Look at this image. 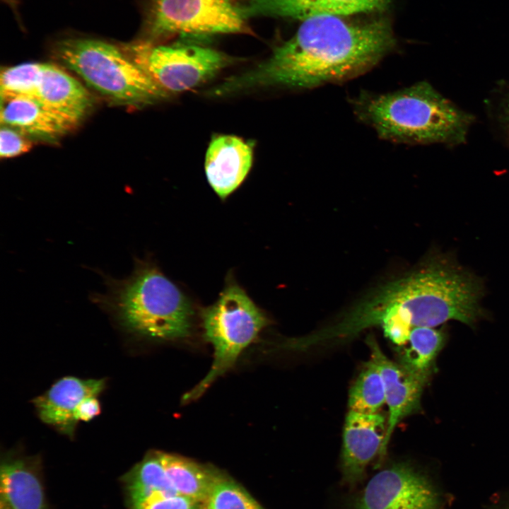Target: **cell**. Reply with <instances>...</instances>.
<instances>
[{
    "label": "cell",
    "instance_id": "cell-26",
    "mask_svg": "<svg viewBox=\"0 0 509 509\" xmlns=\"http://www.w3.org/2000/svg\"><path fill=\"white\" fill-rule=\"evenodd\" d=\"M502 509H509V499L507 501V502L504 504Z\"/></svg>",
    "mask_w": 509,
    "mask_h": 509
},
{
    "label": "cell",
    "instance_id": "cell-23",
    "mask_svg": "<svg viewBox=\"0 0 509 509\" xmlns=\"http://www.w3.org/2000/svg\"><path fill=\"white\" fill-rule=\"evenodd\" d=\"M18 130L7 126H3L0 132V156L8 158L30 150L31 142Z\"/></svg>",
    "mask_w": 509,
    "mask_h": 509
},
{
    "label": "cell",
    "instance_id": "cell-10",
    "mask_svg": "<svg viewBox=\"0 0 509 509\" xmlns=\"http://www.w3.org/2000/svg\"><path fill=\"white\" fill-rule=\"evenodd\" d=\"M372 360L382 378L386 403L389 409L387 431L379 457L382 460L394 428L406 416L419 407L423 388L427 378L416 375L399 363L390 360L373 337L367 338Z\"/></svg>",
    "mask_w": 509,
    "mask_h": 509
},
{
    "label": "cell",
    "instance_id": "cell-19",
    "mask_svg": "<svg viewBox=\"0 0 509 509\" xmlns=\"http://www.w3.org/2000/svg\"><path fill=\"white\" fill-rule=\"evenodd\" d=\"M445 342V334L428 327L411 330L407 342L401 346L399 363L411 373L428 378L435 358Z\"/></svg>",
    "mask_w": 509,
    "mask_h": 509
},
{
    "label": "cell",
    "instance_id": "cell-14",
    "mask_svg": "<svg viewBox=\"0 0 509 509\" xmlns=\"http://www.w3.org/2000/svg\"><path fill=\"white\" fill-rule=\"evenodd\" d=\"M34 99L75 125L92 104L90 93L79 81L57 66L45 63Z\"/></svg>",
    "mask_w": 509,
    "mask_h": 509
},
{
    "label": "cell",
    "instance_id": "cell-24",
    "mask_svg": "<svg viewBox=\"0 0 509 509\" xmlns=\"http://www.w3.org/2000/svg\"><path fill=\"white\" fill-rule=\"evenodd\" d=\"M132 505L134 509H203L201 503L180 495L153 498Z\"/></svg>",
    "mask_w": 509,
    "mask_h": 509
},
{
    "label": "cell",
    "instance_id": "cell-25",
    "mask_svg": "<svg viewBox=\"0 0 509 509\" xmlns=\"http://www.w3.org/2000/svg\"><path fill=\"white\" fill-rule=\"evenodd\" d=\"M101 412V406L98 397L87 398L81 404L77 413V419L79 421H89Z\"/></svg>",
    "mask_w": 509,
    "mask_h": 509
},
{
    "label": "cell",
    "instance_id": "cell-17",
    "mask_svg": "<svg viewBox=\"0 0 509 509\" xmlns=\"http://www.w3.org/2000/svg\"><path fill=\"white\" fill-rule=\"evenodd\" d=\"M1 493L11 509H45L39 479L21 460L1 464Z\"/></svg>",
    "mask_w": 509,
    "mask_h": 509
},
{
    "label": "cell",
    "instance_id": "cell-1",
    "mask_svg": "<svg viewBox=\"0 0 509 509\" xmlns=\"http://www.w3.org/2000/svg\"><path fill=\"white\" fill-rule=\"evenodd\" d=\"M394 46L392 28L385 20L353 22L335 16L307 18L264 62L228 79L216 92L221 95L263 86L305 90L344 82L368 71Z\"/></svg>",
    "mask_w": 509,
    "mask_h": 509
},
{
    "label": "cell",
    "instance_id": "cell-18",
    "mask_svg": "<svg viewBox=\"0 0 509 509\" xmlns=\"http://www.w3.org/2000/svg\"><path fill=\"white\" fill-rule=\"evenodd\" d=\"M131 503L157 497L179 495L160 462L158 450L148 452L126 475Z\"/></svg>",
    "mask_w": 509,
    "mask_h": 509
},
{
    "label": "cell",
    "instance_id": "cell-7",
    "mask_svg": "<svg viewBox=\"0 0 509 509\" xmlns=\"http://www.w3.org/2000/svg\"><path fill=\"white\" fill-rule=\"evenodd\" d=\"M127 52L168 95L199 86L232 62L221 52L192 44L158 45L141 40L127 46Z\"/></svg>",
    "mask_w": 509,
    "mask_h": 509
},
{
    "label": "cell",
    "instance_id": "cell-12",
    "mask_svg": "<svg viewBox=\"0 0 509 509\" xmlns=\"http://www.w3.org/2000/svg\"><path fill=\"white\" fill-rule=\"evenodd\" d=\"M390 0H244L245 16L288 18L299 20L321 16L377 12Z\"/></svg>",
    "mask_w": 509,
    "mask_h": 509
},
{
    "label": "cell",
    "instance_id": "cell-22",
    "mask_svg": "<svg viewBox=\"0 0 509 509\" xmlns=\"http://www.w3.org/2000/svg\"><path fill=\"white\" fill-rule=\"evenodd\" d=\"M203 509H264L234 480L223 474L215 484Z\"/></svg>",
    "mask_w": 509,
    "mask_h": 509
},
{
    "label": "cell",
    "instance_id": "cell-4",
    "mask_svg": "<svg viewBox=\"0 0 509 509\" xmlns=\"http://www.w3.org/2000/svg\"><path fill=\"white\" fill-rule=\"evenodd\" d=\"M54 52L88 86L113 101L144 105L168 95L127 52L108 42L67 38L57 43Z\"/></svg>",
    "mask_w": 509,
    "mask_h": 509
},
{
    "label": "cell",
    "instance_id": "cell-16",
    "mask_svg": "<svg viewBox=\"0 0 509 509\" xmlns=\"http://www.w3.org/2000/svg\"><path fill=\"white\" fill-rule=\"evenodd\" d=\"M165 471L177 493L199 503L209 496L222 473L180 455L158 451Z\"/></svg>",
    "mask_w": 509,
    "mask_h": 509
},
{
    "label": "cell",
    "instance_id": "cell-15",
    "mask_svg": "<svg viewBox=\"0 0 509 509\" xmlns=\"http://www.w3.org/2000/svg\"><path fill=\"white\" fill-rule=\"evenodd\" d=\"M1 123L25 136L52 140L75 126L66 118L30 98L1 101Z\"/></svg>",
    "mask_w": 509,
    "mask_h": 509
},
{
    "label": "cell",
    "instance_id": "cell-8",
    "mask_svg": "<svg viewBox=\"0 0 509 509\" xmlns=\"http://www.w3.org/2000/svg\"><path fill=\"white\" fill-rule=\"evenodd\" d=\"M440 498L431 481L407 462L378 472L353 501L351 509H438Z\"/></svg>",
    "mask_w": 509,
    "mask_h": 509
},
{
    "label": "cell",
    "instance_id": "cell-9",
    "mask_svg": "<svg viewBox=\"0 0 509 509\" xmlns=\"http://www.w3.org/2000/svg\"><path fill=\"white\" fill-rule=\"evenodd\" d=\"M387 431L380 414L349 411L346 415L341 455L342 482L350 487L365 476L369 463L381 452Z\"/></svg>",
    "mask_w": 509,
    "mask_h": 509
},
{
    "label": "cell",
    "instance_id": "cell-21",
    "mask_svg": "<svg viewBox=\"0 0 509 509\" xmlns=\"http://www.w3.org/2000/svg\"><path fill=\"white\" fill-rule=\"evenodd\" d=\"M42 63H24L4 69L1 74V101L18 98H35Z\"/></svg>",
    "mask_w": 509,
    "mask_h": 509
},
{
    "label": "cell",
    "instance_id": "cell-3",
    "mask_svg": "<svg viewBox=\"0 0 509 509\" xmlns=\"http://www.w3.org/2000/svg\"><path fill=\"white\" fill-rule=\"evenodd\" d=\"M106 291L92 300L129 333L156 340L190 333L192 310L182 291L153 265L136 260L127 277L105 276Z\"/></svg>",
    "mask_w": 509,
    "mask_h": 509
},
{
    "label": "cell",
    "instance_id": "cell-5",
    "mask_svg": "<svg viewBox=\"0 0 509 509\" xmlns=\"http://www.w3.org/2000/svg\"><path fill=\"white\" fill-rule=\"evenodd\" d=\"M205 339L213 348V361L206 376L184 395L182 402L198 399L230 369L242 352L268 324L264 314L238 286L231 284L201 314Z\"/></svg>",
    "mask_w": 509,
    "mask_h": 509
},
{
    "label": "cell",
    "instance_id": "cell-2",
    "mask_svg": "<svg viewBox=\"0 0 509 509\" xmlns=\"http://www.w3.org/2000/svg\"><path fill=\"white\" fill-rule=\"evenodd\" d=\"M351 103L360 120L395 143L459 144L472 120L426 81L383 94L363 92Z\"/></svg>",
    "mask_w": 509,
    "mask_h": 509
},
{
    "label": "cell",
    "instance_id": "cell-13",
    "mask_svg": "<svg viewBox=\"0 0 509 509\" xmlns=\"http://www.w3.org/2000/svg\"><path fill=\"white\" fill-rule=\"evenodd\" d=\"M253 151L249 144L232 135L216 136L206 154L208 182L221 199L232 193L244 180L252 163Z\"/></svg>",
    "mask_w": 509,
    "mask_h": 509
},
{
    "label": "cell",
    "instance_id": "cell-20",
    "mask_svg": "<svg viewBox=\"0 0 509 509\" xmlns=\"http://www.w3.org/2000/svg\"><path fill=\"white\" fill-rule=\"evenodd\" d=\"M385 403V392L382 375L376 364L370 360L350 389L349 411L375 414Z\"/></svg>",
    "mask_w": 509,
    "mask_h": 509
},
{
    "label": "cell",
    "instance_id": "cell-11",
    "mask_svg": "<svg viewBox=\"0 0 509 509\" xmlns=\"http://www.w3.org/2000/svg\"><path fill=\"white\" fill-rule=\"evenodd\" d=\"M105 379L64 377L33 401L42 422L61 433L73 437L78 423L77 413L87 398L98 397L105 390Z\"/></svg>",
    "mask_w": 509,
    "mask_h": 509
},
{
    "label": "cell",
    "instance_id": "cell-6",
    "mask_svg": "<svg viewBox=\"0 0 509 509\" xmlns=\"http://www.w3.org/2000/svg\"><path fill=\"white\" fill-rule=\"evenodd\" d=\"M143 28V40L151 42L175 35L252 33L236 0H144Z\"/></svg>",
    "mask_w": 509,
    "mask_h": 509
}]
</instances>
